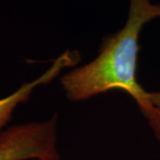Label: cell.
<instances>
[{"mask_svg":"<svg viewBox=\"0 0 160 160\" xmlns=\"http://www.w3.org/2000/svg\"><path fill=\"white\" fill-rule=\"evenodd\" d=\"M159 18L160 5L150 0H129L124 26L103 38L97 56L62 76L61 85L67 99L85 102L106 92L122 90L148 118L149 92L137 79L139 39L143 27Z\"/></svg>","mask_w":160,"mask_h":160,"instance_id":"6da1fadb","label":"cell"},{"mask_svg":"<svg viewBox=\"0 0 160 160\" xmlns=\"http://www.w3.org/2000/svg\"><path fill=\"white\" fill-rule=\"evenodd\" d=\"M58 116L28 122L0 132V160L60 158L57 147Z\"/></svg>","mask_w":160,"mask_h":160,"instance_id":"7a4b0ae2","label":"cell"},{"mask_svg":"<svg viewBox=\"0 0 160 160\" xmlns=\"http://www.w3.org/2000/svg\"><path fill=\"white\" fill-rule=\"evenodd\" d=\"M80 61L77 50H66L52 62L51 66L34 80L25 82L10 95L0 99V132L9 123L12 113L21 103L28 102L36 88L49 84L65 69L76 66Z\"/></svg>","mask_w":160,"mask_h":160,"instance_id":"3957f363","label":"cell"},{"mask_svg":"<svg viewBox=\"0 0 160 160\" xmlns=\"http://www.w3.org/2000/svg\"><path fill=\"white\" fill-rule=\"evenodd\" d=\"M150 114L147 118L155 137L160 142V91L149 92Z\"/></svg>","mask_w":160,"mask_h":160,"instance_id":"277c9868","label":"cell"},{"mask_svg":"<svg viewBox=\"0 0 160 160\" xmlns=\"http://www.w3.org/2000/svg\"><path fill=\"white\" fill-rule=\"evenodd\" d=\"M33 160H41V159H33ZM51 160H61L60 158H57V159H51Z\"/></svg>","mask_w":160,"mask_h":160,"instance_id":"5b68a950","label":"cell"}]
</instances>
